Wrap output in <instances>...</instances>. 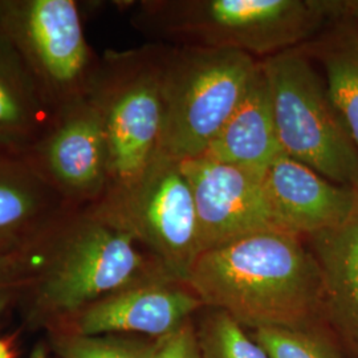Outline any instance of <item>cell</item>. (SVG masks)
<instances>
[{
    "label": "cell",
    "instance_id": "5",
    "mask_svg": "<svg viewBox=\"0 0 358 358\" xmlns=\"http://www.w3.org/2000/svg\"><path fill=\"white\" fill-rule=\"evenodd\" d=\"M259 63L234 50L183 47L166 52L159 152L178 161L203 155L242 101Z\"/></svg>",
    "mask_w": 358,
    "mask_h": 358
},
{
    "label": "cell",
    "instance_id": "19",
    "mask_svg": "<svg viewBox=\"0 0 358 358\" xmlns=\"http://www.w3.org/2000/svg\"><path fill=\"white\" fill-rule=\"evenodd\" d=\"M198 337L203 358H268L243 327L222 310L215 309L206 319Z\"/></svg>",
    "mask_w": 358,
    "mask_h": 358
},
{
    "label": "cell",
    "instance_id": "6",
    "mask_svg": "<svg viewBox=\"0 0 358 358\" xmlns=\"http://www.w3.org/2000/svg\"><path fill=\"white\" fill-rule=\"evenodd\" d=\"M282 154L358 192V149L303 47L262 60Z\"/></svg>",
    "mask_w": 358,
    "mask_h": 358
},
{
    "label": "cell",
    "instance_id": "22",
    "mask_svg": "<svg viewBox=\"0 0 358 358\" xmlns=\"http://www.w3.org/2000/svg\"><path fill=\"white\" fill-rule=\"evenodd\" d=\"M153 358H203L198 333L190 320L159 338Z\"/></svg>",
    "mask_w": 358,
    "mask_h": 358
},
{
    "label": "cell",
    "instance_id": "15",
    "mask_svg": "<svg viewBox=\"0 0 358 358\" xmlns=\"http://www.w3.org/2000/svg\"><path fill=\"white\" fill-rule=\"evenodd\" d=\"M53 115L36 78L0 27V150L23 157Z\"/></svg>",
    "mask_w": 358,
    "mask_h": 358
},
{
    "label": "cell",
    "instance_id": "13",
    "mask_svg": "<svg viewBox=\"0 0 358 358\" xmlns=\"http://www.w3.org/2000/svg\"><path fill=\"white\" fill-rule=\"evenodd\" d=\"M71 208L23 157L0 150V251H27Z\"/></svg>",
    "mask_w": 358,
    "mask_h": 358
},
{
    "label": "cell",
    "instance_id": "8",
    "mask_svg": "<svg viewBox=\"0 0 358 358\" xmlns=\"http://www.w3.org/2000/svg\"><path fill=\"white\" fill-rule=\"evenodd\" d=\"M83 16L76 0H0V27L53 112L90 94L100 64Z\"/></svg>",
    "mask_w": 358,
    "mask_h": 358
},
{
    "label": "cell",
    "instance_id": "21",
    "mask_svg": "<svg viewBox=\"0 0 358 358\" xmlns=\"http://www.w3.org/2000/svg\"><path fill=\"white\" fill-rule=\"evenodd\" d=\"M26 287V251H0V315L19 303Z\"/></svg>",
    "mask_w": 358,
    "mask_h": 358
},
{
    "label": "cell",
    "instance_id": "9",
    "mask_svg": "<svg viewBox=\"0 0 358 358\" xmlns=\"http://www.w3.org/2000/svg\"><path fill=\"white\" fill-rule=\"evenodd\" d=\"M23 158L72 208L97 203L108 190L103 122L88 96L55 112Z\"/></svg>",
    "mask_w": 358,
    "mask_h": 358
},
{
    "label": "cell",
    "instance_id": "1",
    "mask_svg": "<svg viewBox=\"0 0 358 358\" xmlns=\"http://www.w3.org/2000/svg\"><path fill=\"white\" fill-rule=\"evenodd\" d=\"M141 248L93 206L71 208L27 250L19 303L29 321L53 329L103 297L170 279Z\"/></svg>",
    "mask_w": 358,
    "mask_h": 358
},
{
    "label": "cell",
    "instance_id": "10",
    "mask_svg": "<svg viewBox=\"0 0 358 358\" xmlns=\"http://www.w3.org/2000/svg\"><path fill=\"white\" fill-rule=\"evenodd\" d=\"M180 167L195 203L201 254L259 232L287 231L269 203L263 178L206 155L183 159Z\"/></svg>",
    "mask_w": 358,
    "mask_h": 358
},
{
    "label": "cell",
    "instance_id": "20",
    "mask_svg": "<svg viewBox=\"0 0 358 358\" xmlns=\"http://www.w3.org/2000/svg\"><path fill=\"white\" fill-rule=\"evenodd\" d=\"M252 338L268 358H340L325 338L306 327L259 328Z\"/></svg>",
    "mask_w": 358,
    "mask_h": 358
},
{
    "label": "cell",
    "instance_id": "3",
    "mask_svg": "<svg viewBox=\"0 0 358 358\" xmlns=\"http://www.w3.org/2000/svg\"><path fill=\"white\" fill-rule=\"evenodd\" d=\"M343 16V1L148 0L138 3L133 24L185 47L234 50L263 60L304 47Z\"/></svg>",
    "mask_w": 358,
    "mask_h": 358
},
{
    "label": "cell",
    "instance_id": "23",
    "mask_svg": "<svg viewBox=\"0 0 358 358\" xmlns=\"http://www.w3.org/2000/svg\"><path fill=\"white\" fill-rule=\"evenodd\" d=\"M343 4H344V16L352 20V24L358 32V0L343 1Z\"/></svg>",
    "mask_w": 358,
    "mask_h": 358
},
{
    "label": "cell",
    "instance_id": "12",
    "mask_svg": "<svg viewBox=\"0 0 358 358\" xmlns=\"http://www.w3.org/2000/svg\"><path fill=\"white\" fill-rule=\"evenodd\" d=\"M263 185L282 227L301 238L344 223L358 208V192L285 154L268 167Z\"/></svg>",
    "mask_w": 358,
    "mask_h": 358
},
{
    "label": "cell",
    "instance_id": "16",
    "mask_svg": "<svg viewBox=\"0 0 358 358\" xmlns=\"http://www.w3.org/2000/svg\"><path fill=\"white\" fill-rule=\"evenodd\" d=\"M308 239L320 268L324 310L358 352V208Z\"/></svg>",
    "mask_w": 358,
    "mask_h": 358
},
{
    "label": "cell",
    "instance_id": "11",
    "mask_svg": "<svg viewBox=\"0 0 358 358\" xmlns=\"http://www.w3.org/2000/svg\"><path fill=\"white\" fill-rule=\"evenodd\" d=\"M202 301L183 282L158 279L103 297L53 329L96 336L162 338L189 321Z\"/></svg>",
    "mask_w": 358,
    "mask_h": 358
},
{
    "label": "cell",
    "instance_id": "14",
    "mask_svg": "<svg viewBox=\"0 0 358 358\" xmlns=\"http://www.w3.org/2000/svg\"><path fill=\"white\" fill-rule=\"evenodd\" d=\"M282 154L268 78L260 60L242 101L203 155L263 178Z\"/></svg>",
    "mask_w": 358,
    "mask_h": 358
},
{
    "label": "cell",
    "instance_id": "18",
    "mask_svg": "<svg viewBox=\"0 0 358 358\" xmlns=\"http://www.w3.org/2000/svg\"><path fill=\"white\" fill-rule=\"evenodd\" d=\"M159 338L128 334L85 336L51 329V348L57 358H153Z\"/></svg>",
    "mask_w": 358,
    "mask_h": 358
},
{
    "label": "cell",
    "instance_id": "17",
    "mask_svg": "<svg viewBox=\"0 0 358 358\" xmlns=\"http://www.w3.org/2000/svg\"><path fill=\"white\" fill-rule=\"evenodd\" d=\"M341 27L304 47L322 66L329 97L358 149V32L353 24Z\"/></svg>",
    "mask_w": 358,
    "mask_h": 358
},
{
    "label": "cell",
    "instance_id": "2",
    "mask_svg": "<svg viewBox=\"0 0 358 358\" xmlns=\"http://www.w3.org/2000/svg\"><path fill=\"white\" fill-rule=\"evenodd\" d=\"M186 285L242 327L303 328L324 310L320 268L301 236L266 231L207 250Z\"/></svg>",
    "mask_w": 358,
    "mask_h": 358
},
{
    "label": "cell",
    "instance_id": "7",
    "mask_svg": "<svg viewBox=\"0 0 358 358\" xmlns=\"http://www.w3.org/2000/svg\"><path fill=\"white\" fill-rule=\"evenodd\" d=\"M92 206L129 232L171 280L186 284L201 244L192 189L180 161L159 152L137 178L108 190Z\"/></svg>",
    "mask_w": 358,
    "mask_h": 358
},
{
    "label": "cell",
    "instance_id": "4",
    "mask_svg": "<svg viewBox=\"0 0 358 358\" xmlns=\"http://www.w3.org/2000/svg\"><path fill=\"white\" fill-rule=\"evenodd\" d=\"M165 55L145 47L106 52L100 59L88 97L103 122L108 190L134 180L161 150Z\"/></svg>",
    "mask_w": 358,
    "mask_h": 358
},
{
    "label": "cell",
    "instance_id": "24",
    "mask_svg": "<svg viewBox=\"0 0 358 358\" xmlns=\"http://www.w3.org/2000/svg\"><path fill=\"white\" fill-rule=\"evenodd\" d=\"M0 358H13L11 348L3 340H0Z\"/></svg>",
    "mask_w": 358,
    "mask_h": 358
}]
</instances>
